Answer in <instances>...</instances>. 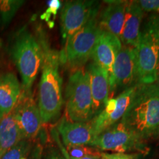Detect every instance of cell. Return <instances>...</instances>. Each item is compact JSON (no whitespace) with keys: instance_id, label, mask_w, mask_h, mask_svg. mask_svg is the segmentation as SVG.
<instances>
[{"instance_id":"1","label":"cell","mask_w":159,"mask_h":159,"mask_svg":"<svg viewBox=\"0 0 159 159\" xmlns=\"http://www.w3.org/2000/svg\"><path fill=\"white\" fill-rule=\"evenodd\" d=\"M121 121L144 142L159 137V83L136 84Z\"/></svg>"},{"instance_id":"2","label":"cell","mask_w":159,"mask_h":159,"mask_svg":"<svg viewBox=\"0 0 159 159\" xmlns=\"http://www.w3.org/2000/svg\"><path fill=\"white\" fill-rule=\"evenodd\" d=\"M43 51L42 73L39 83V107L43 124L58 118L63 105L62 79L59 73L60 53L52 49L41 35L39 39Z\"/></svg>"},{"instance_id":"3","label":"cell","mask_w":159,"mask_h":159,"mask_svg":"<svg viewBox=\"0 0 159 159\" xmlns=\"http://www.w3.org/2000/svg\"><path fill=\"white\" fill-rule=\"evenodd\" d=\"M11 54L21 77V90L31 92L43 62V51L39 40L27 28L16 33L11 45Z\"/></svg>"},{"instance_id":"4","label":"cell","mask_w":159,"mask_h":159,"mask_svg":"<svg viewBox=\"0 0 159 159\" xmlns=\"http://www.w3.org/2000/svg\"><path fill=\"white\" fill-rule=\"evenodd\" d=\"M135 52L137 84L156 83L159 57V14L151 16L141 30Z\"/></svg>"},{"instance_id":"5","label":"cell","mask_w":159,"mask_h":159,"mask_svg":"<svg viewBox=\"0 0 159 159\" xmlns=\"http://www.w3.org/2000/svg\"><path fill=\"white\" fill-rule=\"evenodd\" d=\"M65 118L71 122H88L94 118L92 96L86 69H73L66 88Z\"/></svg>"},{"instance_id":"6","label":"cell","mask_w":159,"mask_h":159,"mask_svg":"<svg viewBox=\"0 0 159 159\" xmlns=\"http://www.w3.org/2000/svg\"><path fill=\"white\" fill-rule=\"evenodd\" d=\"M99 13L93 16L88 22L71 36L60 53V61L73 69L82 68L91 57L100 27Z\"/></svg>"},{"instance_id":"7","label":"cell","mask_w":159,"mask_h":159,"mask_svg":"<svg viewBox=\"0 0 159 159\" xmlns=\"http://www.w3.org/2000/svg\"><path fill=\"white\" fill-rule=\"evenodd\" d=\"M90 147L98 150L112 151L114 153L139 150L144 152V142L122 121L107 128L95 137Z\"/></svg>"},{"instance_id":"8","label":"cell","mask_w":159,"mask_h":159,"mask_svg":"<svg viewBox=\"0 0 159 159\" xmlns=\"http://www.w3.org/2000/svg\"><path fill=\"white\" fill-rule=\"evenodd\" d=\"M99 7L98 2L94 1L66 2L61 13V30L64 45L93 16L99 13Z\"/></svg>"},{"instance_id":"9","label":"cell","mask_w":159,"mask_h":159,"mask_svg":"<svg viewBox=\"0 0 159 159\" xmlns=\"http://www.w3.org/2000/svg\"><path fill=\"white\" fill-rule=\"evenodd\" d=\"M134 82L137 84L135 48L122 45L109 77V99L113 98L117 91L135 85Z\"/></svg>"},{"instance_id":"10","label":"cell","mask_w":159,"mask_h":159,"mask_svg":"<svg viewBox=\"0 0 159 159\" xmlns=\"http://www.w3.org/2000/svg\"><path fill=\"white\" fill-rule=\"evenodd\" d=\"M12 111L23 139L33 141L39 135L43 122L39 107L32 93L21 90L19 99Z\"/></svg>"},{"instance_id":"11","label":"cell","mask_w":159,"mask_h":159,"mask_svg":"<svg viewBox=\"0 0 159 159\" xmlns=\"http://www.w3.org/2000/svg\"><path fill=\"white\" fill-rule=\"evenodd\" d=\"M136 85L125 89L115 98L109 99L104 109L90 121L95 137L122 119L131 102Z\"/></svg>"},{"instance_id":"12","label":"cell","mask_w":159,"mask_h":159,"mask_svg":"<svg viewBox=\"0 0 159 159\" xmlns=\"http://www.w3.org/2000/svg\"><path fill=\"white\" fill-rule=\"evenodd\" d=\"M122 44L120 39L100 27L91 57L110 77L112 68Z\"/></svg>"},{"instance_id":"13","label":"cell","mask_w":159,"mask_h":159,"mask_svg":"<svg viewBox=\"0 0 159 159\" xmlns=\"http://www.w3.org/2000/svg\"><path fill=\"white\" fill-rule=\"evenodd\" d=\"M85 69L89 77L94 117L104 109L109 99V76L102 67L94 61Z\"/></svg>"},{"instance_id":"14","label":"cell","mask_w":159,"mask_h":159,"mask_svg":"<svg viewBox=\"0 0 159 159\" xmlns=\"http://www.w3.org/2000/svg\"><path fill=\"white\" fill-rule=\"evenodd\" d=\"M57 131L66 147L70 145L90 146L95 138L91 122H71L66 119L65 116L57 125Z\"/></svg>"},{"instance_id":"15","label":"cell","mask_w":159,"mask_h":159,"mask_svg":"<svg viewBox=\"0 0 159 159\" xmlns=\"http://www.w3.org/2000/svg\"><path fill=\"white\" fill-rule=\"evenodd\" d=\"M106 6L99 16V25L120 39L128 1H105Z\"/></svg>"},{"instance_id":"16","label":"cell","mask_w":159,"mask_h":159,"mask_svg":"<svg viewBox=\"0 0 159 159\" xmlns=\"http://www.w3.org/2000/svg\"><path fill=\"white\" fill-rule=\"evenodd\" d=\"M144 12L137 1H128L120 41L124 46L136 48L141 31Z\"/></svg>"},{"instance_id":"17","label":"cell","mask_w":159,"mask_h":159,"mask_svg":"<svg viewBox=\"0 0 159 159\" xmlns=\"http://www.w3.org/2000/svg\"><path fill=\"white\" fill-rule=\"evenodd\" d=\"M21 91V85L13 73L0 75V119L13 110Z\"/></svg>"},{"instance_id":"18","label":"cell","mask_w":159,"mask_h":159,"mask_svg":"<svg viewBox=\"0 0 159 159\" xmlns=\"http://www.w3.org/2000/svg\"><path fill=\"white\" fill-rule=\"evenodd\" d=\"M22 139V135L11 111L0 119V157Z\"/></svg>"},{"instance_id":"19","label":"cell","mask_w":159,"mask_h":159,"mask_svg":"<svg viewBox=\"0 0 159 159\" xmlns=\"http://www.w3.org/2000/svg\"><path fill=\"white\" fill-rule=\"evenodd\" d=\"M40 152L39 147L35 146L33 141L22 139L7 150L0 159H38Z\"/></svg>"},{"instance_id":"20","label":"cell","mask_w":159,"mask_h":159,"mask_svg":"<svg viewBox=\"0 0 159 159\" xmlns=\"http://www.w3.org/2000/svg\"><path fill=\"white\" fill-rule=\"evenodd\" d=\"M25 4L23 0H0V25L6 27L12 21L20 7Z\"/></svg>"},{"instance_id":"21","label":"cell","mask_w":159,"mask_h":159,"mask_svg":"<svg viewBox=\"0 0 159 159\" xmlns=\"http://www.w3.org/2000/svg\"><path fill=\"white\" fill-rule=\"evenodd\" d=\"M65 148L69 156L74 158H80L89 156H97L102 153L97 149L85 145H70L66 146Z\"/></svg>"},{"instance_id":"22","label":"cell","mask_w":159,"mask_h":159,"mask_svg":"<svg viewBox=\"0 0 159 159\" xmlns=\"http://www.w3.org/2000/svg\"><path fill=\"white\" fill-rule=\"evenodd\" d=\"M61 7V2L59 0H49L47 2V8L41 16V19L45 21L50 28L54 26V20Z\"/></svg>"},{"instance_id":"23","label":"cell","mask_w":159,"mask_h":159,"mask_svg":"<svg viewBox=\"0 0 159 159\" xmlns=\"http://www.w3.org/2000/svg\"><path fill=\"white\" fill-rule=\"evenodd\" d=\"M137 3L143 12L159 13V0H140Z\"/></svg>"},{"instance_id":"24","label":"cell","mask_w":159,"mask_h":159,"mask_svg":"<svg viewBox=\"0 0 159 159\" xmlns=\"http://www.w3.org/2000/svg\"><path fill=\"white\" fill-rule=\"evenodd\" d=\"M101 159H136L134 155L128 153H105L102 152Z\"/></svg>"},{"instance_id":"25","label":"cell","mask_w":159,"mask_h":159,"mask_svg":"<svg viewBox=\"0 0 159 159\" xmlns=\"http://www.w3.org/2000/svg\"><path fill=\"white\" fill-rule=\"evenodd\" d=\"M52 134L53 139H55V142H56L57 145H58L60 150H61V154H62V156H63L64 159H71L70 156H69L68 152H67V151H66V148H64V146H63V144L61 142V140H60L58 133L57 132V130H55V129H52Z\"/></svg>"},{"instance_id":"26","label":"cell","mask_w":159,"mask_h":159,"mask_svg":"<svg viewBox=\"0 0 159 159\" xmlns=\"http://www.w3.org/2000/svg\"><path fill=\"white\" fill-rule=\"evenodd\" d=\"M46 159H64V158L57 150H51L47 154Z\"/></svg>"},{"instance_id":"27","label":"cell","mask_w":159,"mask_h":159,"mask_svg":"<svg viewBox=\"0 0 159 159\" xmlns=\"http://www.w3.org/2000/svg\"><path fill=\"white\" fill-rule=\"evenodd\" d=\"M101 153L100 155H97V156H85V157H83V158H71V159H101Z\"/></svg>"},{"instance_id":"28","label":"cell","mask_w":159,"mask_h":159,"mask_svg":"<svg viewBox=\"0 0 159 159\" xmlns=\"http://www.w3.org/2000/svg\"><path fill=\"white\" fill-rule=\"evenodd\" d=\"M156 82L159 83V57H158V65H157V72H156Z\"/></svg>"},{"instance_id":"29","label":"cell","mask_w":159,"mask_h":159,"mask_svg":"<svg viewBox=\"0 0 159 159\" xmlns=\"http://www.w3.org/2000/svg\"><path fill=\"white\" fill-rule=\"evenodd\" d=\"M0 158H1V157H0Z\"/></svg>"}]
</instances>
